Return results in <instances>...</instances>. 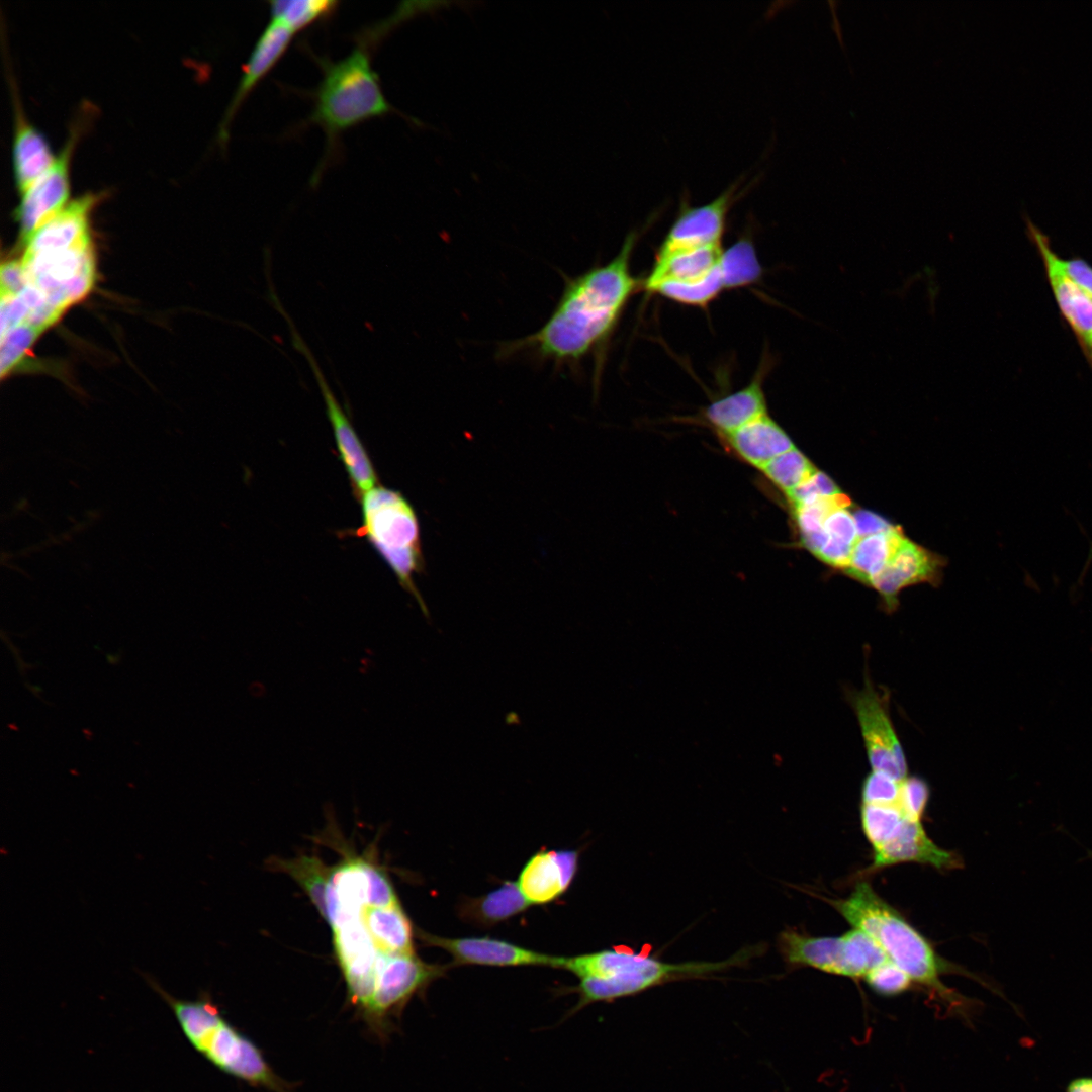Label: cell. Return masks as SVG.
Segmentation results:
<instances>
[{
	"instance_id": "1",
	"label": "cell",
	"mask_w": 1092,
	"mask_h": 1092,
	"mask_svg": "<svg viewBox=\"0 0 1092 1092\" xmlns=\"http://www.w3.org/2000/svg\"><path fill=\"white\" fill-rule=\"evenodd\" d=\"M357 1017L373 1026L389 967L413 954V925L387 876L363 857L331 868L322 913Z\"/></svg>"
},
{
	"instance_id": "2",
	"label": "cell",
	"mask_w": 1092,
	"mask_h": 1092,
	"mask_svg": "<svg viewBox=\"0 0 1092 1092\" xmlns=\"http://www.w3.org/2000/svg\"><path fill=\"white\" fill-rule=\"evenodd\" d=\"M637 234L630 233L608 263L566 277L561 296L544 325L508 342L500 357L528 353L540 361L574 367L600 349L614 332L631 297L642 289L631 271Z\"/></svg>"
},
{
	"instance_id": "3",
	"label": "cell",
	"mask_w": 1092,
	"mask_h": 1092,
	"mask_svg": "<svg viewBox=\"0 0 1092 1092\" xmlns=\"http://www.w3.org/2000/svg\"><path fill=\"white\" fill-rule=\"evenodd\" d=\"M762 945L745 947L720 962L670 963L648 953L615 947L576 957H563L561 969L579 978V984L575 988L578 1002L571 1011L574 1013L596 1002H612L666 983L701 979L742 966L759 954Z\"/></svg>"
},
{
	"instance_id": "4",
	"label": "cell",
	"mask_w": 1092,
	"mask_h": 1092,
	"mask_svg": "<svg viewBox=\"0 0 1092 1092\" xmlns=\"http://www.w3.org/2000/svg\"><path fill=\"white\" fill-rule=\"evenodd\" d=\"M144 978L171 1008L190 1045L215 1068L254 1087L294 1092L275 1073L262 1050L223 1017L208 995L202 994L195 1000L177 999L154 978L148 975Z\"/></svg>"
},
{
	"instance_id": "5",
	"label": "cell",
	"mask_w": 1092,
	"mask_h": 1092,
	"mask_svg": "<svg viewBox=\"0 0 1092 1092\" xmlns=\"http://www.w3.org/2000/svg\"><path fill=\"white\" fill-rule=\"evenodd\" d=\"M854 928L872 937L888 959L903 970L912 981L935 992L950 1006L971 1013L973 1003L945 987L939 976L944 964L921 935L891 905L884 901L867 882L856 884L845 899L827 900Z\"/></svg>"
},
{
	"instance_id": "6",
	"label": "cell",
	"mask_w": 1092,
	"mask_h": 1092,
	"mask_svg": "<svg viewBox=\"0 0 1092 1092\" xmlns=\"http://www.w3.org/2000/svg\"><path fill=\"white\" fill-rule=\"evenodd\" d=\"M320 65L323 78L308 122L323 128L330 149L343 131L395 110L383 94L364 42L343 59H322Z\"/></svg>"
},
{
	"instance_id": "7",
	"label": "cell",
	"mask_w": 1092,
	"mask_h": 1092,
	"mask_svg": "<svg viewBox=\"0 0 1092 1092\" xmlns=\"http://www.w3.org/2000/svg\"><path fill=\"white\" fill-rule=\"evenodd\" d=\"M365 536L428 616L427 607L414 582L423 568L420 526L417 514L402 493L375 486L362 495Z\"/></svg>"
},
{
	"instance_id": "8",
	"label": "cell",
	"mask_w": 1092,
	"mask_h": 1092,
	"mask_svg": "<svg viewBox=\"0 0 1092 1092\" xmlns=\"http://www.w3.org/2000/svg\"><path fill=\"white\" fill-rule=\"evenodd\" d=\"M20 261L26 285L60 315L86 297L96 280L92 240L65 249L24 252Z\"/></svg>"
},
{
	"instance_id": "9",
	"label": "cell",
	"mask_w": 1092,
	"mask_h": 1092,
	"mask_svg": "<svg viewBox=\"0 0 1092 1092\" xmlns=\"http://www.w3.org/2000/svg\"><path fill=\"white\" fill-rule=\"evenodd\" d=\"M271 303L287 322L293 348L309 364L325 402L326 413L333 429L340 459L345 466L355 492L362 496L374 488L377 483V476L370 458L347 414L330 387L314 355L298 333L290 315L284 309L278 297L272 298Z\"/></svg>"
},
{
	"instance_id": "10",
	"label": "cell",
	"mask_w": 1092,
	"mask_h": 1092,
	"mask_svg": "<svg viewBox=\"0 0 1092 1092\" xmlns=\"http://www.w3.org/2000/svg\"><path fill=\"white\" fill-rule=\"evenodd\" d=\"M846 697L856 715L872 770L903 781L908 765L890 717L888 695L881 694L867 676L863 688L847 691Z\"/></svg>"
},
{
	"instance_id": "11",
	"label": "cell",
	"mask_w": 1092,
	"mask_h": 1092,
	"mask_svg": "<svg viewBox=\"0 0 1092 1092\" xmlns=\"http://www.w3.org/2000/svg\"><path fill=\"white\" fill-rule=\"evenodd\" d=\"M87 118L80 114L69 130L53 164L22 193L14 213L20 237L25 242L38 228L57 215L70 196V167L76 145Z\"/></svg>"
},
{
	"instance_id": "12",
	"label": "cell",
	"mask_w": 1092,
	"mask_h": 1092,
	"mask_svg": "<svg viewBox=\"0 0 1092 1092\" xmlns=\"http://www.w3.org/2000/svg\"><path fill=\"white\" fill-rule=\"evenodd\" d=\"M1026 235L1036 248L1045 276L1062 318L1074 334L1077 343L1092 369V297L1077 287L1063 272L1061 258L1052 248L1051 240L1028 216L1024 218Z\"/></svg>"
},
{
	"instance_id": "13",
	"label": "cell",
	"mask_w": 1092,
	"mask_h": 1092,
	"mask_svg": "<svg viewBox=\"0 0 1092 1092\" xmlns=\"http://www.w3.org/2000/svg\"><path fill=\"white\" fill-rule=\"evenodd\" d=\"M738 182L712 201L691 206L684 201L656 254L721 245L729 210L741 192Z\"/></svg>"
},
{
	"instance_id": "14",
	"label": "cell",
	"mask_w": 1092,
	"mask_h": 1092,
	"mask_svg": "<svg viewBox=\"0 0 1092 1092\" xmlns=\"http://www.w3.org/2000/svg\"><path fill=\"white\" fill-rule=\"evenodd\" d=\"M428 945L447 951L454 965L480 966H545L560 968L563 957L549 956L520 945L490 937H442L420 932Z\"/></svg>"
},
{
	"instance_id": "15",
	"label": "cell",
	"mask_w": 1092,
	"mask_h": 1092,
	"mask_svg": "<svg viewBox=\"0 0 1092 1092\" xmlns=\"http://www.w3.org/2000/svg\"><path fill=\"white\" fill-rule=\"evenodd\" d=\"M942 567L941 559L934 553L905 538L885 568L871 584L881 595L888 612L898 606V595L912 584L936 583Z\"/></svg>"
},
{
	"instance_id": "16",
	"label": "cell",
	"mask_w": 1092,
	"mask_h": 1092,
	"mask_svg": "<svg viewBox=\"0 0 1092 1092\" xmlns=\"http://www.w3.org/2000/svg\"><path fill=\"white\" fill-rule=\"evenodd\" d=\"M294 32L282 22L271 19L257 39L231 99L219 127V140L228 139L229 126L249 94L279 62L289 47Z\"/></svg>"
},
{
	"instance_id": "17",
	"label": "cell",
	"mask_w": 1092,
	"mask_h": 1092,
	"mask_svg": "<svg viewBox=\"0 0 1092 1092\" xmlns=\"http://www.w3.org/2000/svg\"><path fill=\"white\" fill-rule=\"evenodd\" d=\"M577 863V851L540 850L522 869L518 887L531 905L549 903L567 890Z\"/></svg>"
},
{
	"instance_id": "18",
	"label": "cell",
	"mask_w": 1092,
	"mask_h": 1092,
	"mask_svg": "<svg viewBox=\"0 0 1092 1092\" xmlns=\"http://www.w3.org/2000/svg\"><path fill=\"white\" fill-rule=\"evenodd\" d=\"M910 861L930 864L937 869H948L958 864L952 853L938 847L928 837L921 821L906 816L894 835L874 850V862L870 870Z\"/></svg>"
},
{
	"instance_id": "19",
	"label": "cell",
	"mask_w": 1092,
	"mask_h": 1092,
	"mask_svg": "<svg viewBox=\"0 0 1092 1092\" xmlns=\"http://www.w3.org/2000/svg\"><path fill=\"white\" fill-rule=\"evenodd\" d=\"M14 135L12 164L17 190H26L54 162L52 148L42 134L25 116L15 85L12 86Z\"/></svg>"
},
{
	"instance_id": "20",
	"label": "cell",
	"mask_w": 1092,
	"mask_h": 1092,
	"mask_svg": "<svg viewBox=\"0 0 1092 1092\" xmlns=\"http://www.w3.org/2000/svg\"><path fill=\"white\" fill-rule=\"evenodd\" d=\"M768 364L762 361L747 385L713 401L705 408L706 423L719 436L731 433L768 414L763 389Z\"/></svg>"
},
{
	"instance_id": "21",
	"label": "cell",
	"mask_w": 1092,
	"mask_h": 1092,
	"mask_svg": "<svg viewBox=\"0 0 1092 1092\" xmlns=\"http://www.w3.org/2000/svg\"><path fill=\"white\" fill-rule=\"evenodd\" d=\"M720 437L740 460L759 470L795 447L789 435L769 414Z\"/></svg>"
},
{
	"instance_id": "22",
	"label": "cell",
	"mask_w": 1092,
	"mask_h": 1092,
	"mask_svg": "<svg viewBox=\"0 0 1092 1092\" xmlns=\"http://www.w3.org/2000/svg\"><path fill=\"white\" fill-rule=\"evenodd\" d=\"M723 250L721 245H716L655 254L653 266L642 282V289L650 293L662 282L692 283L703 280L716 270Z\"/></svg>"
},
{
	"instance_id": "23",
	"label": "cell",
	"mask_w": 1092,
	"mask_h": 1092,
	"mask_svg": "<svg viewBox=\"0 0 1092 1092\" xmlns=\"http://www.w3.org/2000/svg\"><path fill=\"white\" fill-rule=\"evenodd\" d=\"M778 949L791 966H807L822 972L845 975L843 936H810L796 930H784L777 939Z\"/></svg>"
},
{
	"instance_id": "24",
	"label": "cell",
	"mask_w": 1092,
	"mask_h": 1092,
	"mask_svg": "<svg viewBox=\"0 0 1092 1092\" xmlns=\"http://www.w3.org/2000/svg\"><path fill=\"white\" fill-rule=\"evenodd\" d=\"M530 905L517 882L506 881L483 896L465 899L459 906V914L468 923L490 927L525 911Z\"/></svg>"
},
{
	"instance_id": "25",
	"label": "cell",
	"mask_w": 1092,
	"mask_h": 1092,
	"mask_svg": "<svg viewBox=\"0 0 1092 1092\" xmlns=\"http://www.w3.org/2000/svg\"><path fill=\"white\" fill-rule=\"evenodd\" d=\"M904 539L903 533L897 527L858 537L852 548L849 565L845 568L846 572L860 582L871 584Z\"/></svg>"
},
{
	"instance_id": "26",
	"label": "cell",
	"mask_w": 1092,
	"mask_h": 1092,
	"mask_svg": "<svg viewBox=\"0 0 1092 1092\" xmlns=\"http://www.w3.org/2000/svg\"><path fill=\"white\" fill-rule=\"evenodd\" d=\"M823 531L827 539L816 556L831 566L847 567L858 538L853 515L847 508L834 510L826 518Z\"/></svg>"
},
{
	"instance_id": "27",
	"label": "cell",
	"mask_w": 1092,
	"mask_h": 1092,
	"mask_svg": "<svg viewBox=\"0 0 1092 1092\" xmlns=\"http://www.w3.org/2000/svg\"><path fill=\"white\" fill-rule=\"evenodd\" d=\"M719 267L725 289L751 285L758 282L762 275L754 246L746 238L723 250Z\"/></svg>"
},
{
	"instance_id": "28",
	"label": "cell",
	"mask_w": 1092,
	"mask_h": 1092,
	"mask_svg": "<svg viewBox=\"0 0 1092 1092\" xmlns=\"http://www.w3.org/2000/svg\"><path fill=\"white\" fill-rule=\"evenodd\" d=\"M723 290H725V287L718 265L716 270L703 280L692 283L662 282L654 287L650 293H656L680 304L706 307Z\"/></svg>"
},
{
	"instance_id": "29",
	"label": "cell",
	"mask_w": 1092,
	"mask_h": 1092,
	"mask_svg": "<svg viewBox=\"0 0 1092 1092\" xmlns=\"http://www.w3.org/2000/svg\"><path fill=\"white\" fill-rule=\"evenodd\" d=\"M271 19H276L294 33L330 16L338 2L330 0H279L270 3Z\"/></svg>"
},
{
	"instance_id": "30",
	"label": "cell",
	"mask_w": 1092,
	"mask_h": 1092,
	"mask_svg": "<svg viewBox=\"0 0 1092 1092\" xmlns=\"http://www.w3.org/2000/svg\"><path fill=\"white\" fill-rule=\"evenodd\" d=\"M845 975L864 978L872 970L889 959L879 944L867 933L852 929L843 935Z\"/></svg>"
},
{
	"instance_id": "31",
	"label": "cell",
	"mask_w": 1092,
	"mask_h": 1092,
	"mask_svg": "<svg viewBox=\"0 0 1092 1092\" xmlns=\"http://www.w3.org/2000/svg\"><path fill=\"white\" fill-rule=\"evenodd\" d=\"M760 471L775 486L787 494L817 470L808 458L794 447L772 459Z\"/></svg>"
},
{
	"instance_id": "32",
	"label": "cell",
	"mask_w": 1092,
	"mask_h": 1092,
	"mask_svg": "<svg viewBox=\"0 0 1092 1092\" xmlns=\"http://www.w3.org/2000/svg\"><path fill=\"white\" fill-rule=\"evenodd\" d=\"M277 867L289 874L306 891L322 914L325 905L326 885L331 868L326 867L315 856H301L292 860H281Z\"/></svg>"
},
{
	"instance_id": "33",
	"label": "cell",
	"mask_w": 1092,
	"mask_h": 1092,
	"mask_svg": "<svg viewBox=\"0 0 1092 1092\" xmlns=\"http://www.w3.org/2000/svg\"><path fill=\"white\" fill-rule=\"evenodd\" d=\"M906 815L899 805L862 804L861 826L874 850L884 845L897 831Z\"/></svg>"
},
{
	"instance_id": "34",
	"label": "cell",
	"mask_w": 1092,
	"mask_h": 1092,
	"mask_svg": "<svg viewBox=\"0 0 1092 1092\" xmlns=\"http://www.w3.org/2000/svg\"><path fill=\"white\" fill-rule=\"evenodd\" d=\"M42 332L36 326L23 323L1 334L0 372L2 378L9 375L21 364Z\"/></svg>"
},
{
	"instance_id": "35",
	"label": "cell",
	"mask_w": 1092,
	"mask_h": 1092,
	"mask_svg": "<svg viewBox=\"0 0 1092 1092\" xmlns=\"http://www.w3.org/2000/svg\"><path fill=\"white\" fill-rule=\"evenodd\" d=\"M849 505V498L843 493H839L832 496H821L807 504L793 507L794 519L800 537L822 531L823 524L831 512L839 508H847Z\"/></svg>"
},
{
	"instance_id": "36",
	"label": "cell",
	"mask_w": 1092,
	"mask_h": 1092,
	"mask_svg": "<svg viewBox=\"0 0 1092 1092\" xmlns=\"http://www.w3.org/2000/svg\"><path fill=\"white\" fill-rule=\"evenodd\" d=\"M867 984L878 994L895 996L905 992L913 982L911 978L890 960L872 970L866 977Z\"/></svg>"
},
{
	"instance_id": "37",
	"label": "cell",
	"mask_w": 1092,
	"mask_h": 1092,
	"mask_svg": "<svg viewBox=\"0 0 1092 1092\" xmlns=\"http://www.w3.org/2000/svg\"><path fill=\"white\" fill-rule=\"evenodd\" d=\"M901 782L885 772L872 770L861 785V803L898 805Z\"/></svg>"
},
{
	"instance_id": "38",
	"label": "cell",
	"mask_w": 1092,
	"mask_h": 1092,
	"mask_svg": "<svg viewBox=\"0 0 1092 1092\" xmlns=\"http://www.w3.org/2000/svg\"><path fill=\"white\" fill-rule=\"evenodd\" d=\"M930 796L927 782L917 776H907L901 782L898 805L910 819L921 821Z\"/></svg>"
},
{
	"instance_id": "39",
	"label": "cell",
	"mask_w": 1092,
	"mask_h": 1092,
	"mask_svg": "<svg viewBox=\"0 0 1092 1092\" xmlns=\"http://www.w3.org/2000/svg\"><path fill=\"white\" fill-rule=\"evenodd\" d=\"M839 493H841L840 490L827 475L816 471L811 477L786 495L793 508L807 504L821 496H832Z\"/></svg>"
},
{
	"instance_id": "40",
	"label": "cell",
	"mask_w": 1092,
	"mask_h": 1092,
	"mask_svg": "<svg viewBox=\"0 0 1092 1092\" xmlns=\"http://www.w3.org/2000/svg\"><path fill=\"white\" fill-rule=\"evenodd\" d=\"M1061 267L1065 275L1082 291L1092 297V265L1085 259L1075 256L1061 258Z\"/></svg>"
},
{
	"instance_id": "41",
	"label": "cell",
	"mask_w": 1092,
	"mask_h": 1092,
	"mask_svg": "<svg viewBox=\"0 0 1092 1092\" xmlns=\"http://www.w3.org/2000/svg\"><path fill=\"white\" fill-rule=\"evenodd\" d=\"M1 296L18 294L26 285V278L20 260H11L1 266Z\"/></svg>"
},
{
	"instance_id": "42",
	"label": "cell",
	"mask_w": 1092,
	"mask_h": 1092,
	"mask_svg": "<svg viewBox=\"0 0 1092 1092\" xmlns=\"http://www.w3.org/2000/svg\"><path fill=\"white\" fill-rule=\"evenodd\" d=\"M853 517L858 537L882 533L893 528L885 519L869 511L859 510Z\"/></svg>"
},
{
	"instance_id": "43",
	"label": "cell",
	"mask_w": 1092,
	"mask_h": 1092,
	"mask_svg": "<svg viewBox=\"0 0 1092 1092\" xmlns=\"http://www.w3.org/2000/svg\"><path fill=\"white\" fill-rule=\"evenodd\" d=\"M1065 1092H1092V1076H1080L1069 1081Z\"/></svg>"
}]
</instances>
